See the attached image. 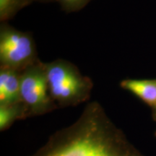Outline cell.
I'll return each mask as SVG.
<instances>
[{
    "label": "cell",
    "mask_w": 156,
    "mask_h": 156,
    "mask_svg": "<svg viewBox=\"0 0 156 156\" xmlns=\"http://www.w3.org/2000/svg\"><path fill=\"white\" fill-rule=\"evenodd\" d=\"M28 118L27 109L22 101L14 104L0 105V131L4 132L17 120Z\"/></svg>",
    "instance_id": "52a82bcc"
},
{
    "label": "cell",
    "mask_w": 156,
    "mask_h": 156,
    "mask_svg": "<svg viewBox=\"0 0 156 156\" xmlns=\"http://www.w3.org/2000/svg\"><path fill=\"white\" fill-rule=\"evenodd\" d=\"M35 2H44V3H47V2H55V0H34Z\"/></svg>",
    "instance_id": "30bf717a"
},
{
    "label": "cell",
    "mask_w": 156,
    "mask_h": 156,
    "mask_svg": "<svg viewBox=\"0 0 156 156\" xmlns=\"http://www.w3.org/2000/svg\"><path fill=\"white\" fill-rule=\"evenodd\" d=\"M20 100L28 117L44 115L58 108L51 97L44 63L40 60L21 71Z\"/></svg>",
    "instance_id": "3957f363"
},
{
    "label": "cell",
    "mask_w": 156,
    "mask_h": 156,
    "mask_svg": "<svg viewBox=\"0 0 156 156\" xmlns=\"http://www.w3.org/2000/svg\"><path fill=\"white\" fill-rule=\"evenodd\" d=\"M20 73L0 67V105L20 102Z\"/></svg>",
    "instance_id": "5b68a950"
},
{
    "label": "cell",
    "mask_w": 156,
    "mask_h": 156,
    "mask_svg": "<svg viewBox=\"0 0 156 156\" xmlns=\"http://www.w3.org/2000/svg\"><path fill=\"white\" fill-rule=\"evenodd\" d=\"M30 156H144L98 101L85 106L75 122L49 136Z\"/></svg>",
    "instance_id": "6da1fadb"
},
{
    "label": "cell",
    "mask_w": 156,
    "mask_h": 156,
    "mask_svg": "<svg viewBox=\"0 0 156 156\" xmlns=\"http://www.w3.org/2000/svg\"><path fill=\"white\" fill-rule=\"evenodd\" d=\"M153 118L154 120L156 121V108L153 109Z\"/></svg>",
    "instance_id": "8fae6325"
},
{
    "label": "cell",
    "mask_w": 156,
    "mask_h": 156,
    "mask_svg": "<svg viewBox=\"0 0 156 156\" xmlns=\"http://www.w3.org/2000/svg\"><path fill=\"white\" fill-rule=\"evenodd\" d=\"M91 0H55L58 3L62 10L67 13L81 10Z\"/></svg>",
    "instance_id": "9c48e42d"
},
{
    "label": "cell",
    "mask_w": 156,
    "mask_h": 156,
    "mask_svg": "<svg viewBox=\"0 0 156 156\" xmlns=\"http://www.w3.org/2000/svg\"><path fill=\"white\" fill-rule=\"evenodd\" d=\"M34 2V0H0L1 23H6L12 19L18 12Z\"/></svg>",
    "instance_id": "ba28073f"
},
{
    "label": "cell",
    "mask_w": 156,
    "mask_h": 156,
    "mask_svg": "<svg viewBox=\"0 0 156 156\" xmlns=\"http://www.w3.org/2000/svg\"><path fill=\"white\" fill-rule=\"evenodd\" d=\"M51 97L58 108L76 106L90 99L92 80L77 66L64 59L44 63Z\"/></svg>",
    "instance_id": "7a4b0ae2"
},
{
    "label": "cell",
    "mask_w": 156,
    "mask_h": 156,
    "mask_svg": "<svg viewBox=\"0 0 156 156\" xmlns=\"http://www.w3.org/2000/svg\"><path fill=\"white\" fill-rule=\"evenodd\" d=\"M120 86L139 98L152 109L156 108V80H124Z\"/></svg>",
    "instance_id": "8992f818"
},
{
    "label": "cell",
    "mask_w": 156,
    "mask_h": 156,
    "mask_svg": "<svg viewBox=\"0 0 156 156\" xmlns=\"http://www.w3.org/2000/svg\"><path fill=\"white\" fill-rule=\"evenodd\" d=\"M39 58L31 34L17 30L7 23L0 27V67L21 72Z\"/></svg>",
    "instance_id": "277c9868"
},
{
    "label": "cell",
    "mask_w": 156,
    "mask_h": 156,
    "mask_svg": "<svg viewBox=\"0 0 156 156\" xmlns=\"http://www.w3.org/2000/svg\"><path fill=\"white\" fill-rule=\"evenodd\" d=\"M155 136H156V132H155Z\"/></svg>",
    "instance_id": "7c38bea8"
}]
</instances>
